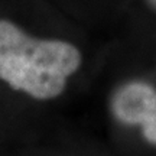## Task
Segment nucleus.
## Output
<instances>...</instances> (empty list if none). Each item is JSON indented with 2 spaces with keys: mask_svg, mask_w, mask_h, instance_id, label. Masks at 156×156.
Wrapping results in <instances>:
<instances>
[{
  "mask_svg": "<svg viewBox=\"0 0 156 156\" xmlns=\"http://www.w3.org/2000/svg\"><path fill=\"white\" fill-rule=\"evenodd\" d=\"M140 130H142V134H143V137H145L146 142L156 146V112H155V114L151 117V120L146 123Z\"/></svg>",
  "mask_w": 156,
  "mask_h": 156,
  "instance_id": "4",
  "label": "nucleus"
},
{
  "mask_svg": "<svg viewBox=\"0 0 156 156\" xmlns=\"http://www.w3.org/2000/svg\"><path fill=\"white\" fill-rule=\"evenodd\" d=\"M129 7H134L139 13V19H149L156 22V0H127Z\"/></svg>",
  "mask_w": 156,
  "mask_h": 156,
  "instance_id": "3",
  "label": "nucleus"
},
{
  "mask_svg": "<svg viewBox=\"0 0 156 156\" xmlns=\"http://www.w3.org/2000/svg\"><path fill=\"white\" fill-rule=\"evenodd\" d=\"M156 112V87L143 80L124 83L112 98V113L122 124L143 127Z\"/></svg>",
  "mask_w": 156,
  "mask_h": 156,
  "instance_id": "2",
  "label": "nucleus"
},
{
  "mask_svg": "<svg viewBox=\"0 0 156 156\" xmlns=\"http://www.w3.org/2000/svg\"><path fill=\"white\" fill-rule=\"evenodd\" d=\"M83 52L61 38H38L16 23L0 20V80L38 100L64 93L83 65Z\"/></svg>",
  "mask_w": 156,
  "mask_h": 156,
  "instance_id": "1",
  "label": "nucleus"
}]
</instances>
